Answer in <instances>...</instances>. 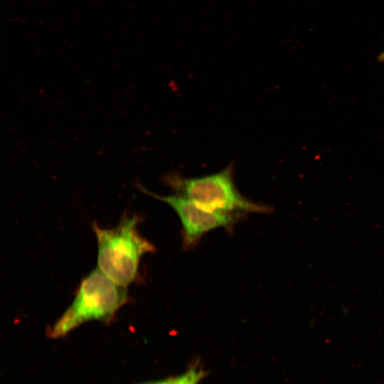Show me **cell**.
Listing matches in <instances>:
<instances>
[{"mask_svg": "<svg viewBox=\"0 0 384 384\" xmlns=\"http://www.w3.org/2000/svg\"><path fill=\"white\" fill-rule=\"evenodd\" d=\"M142 220L127 212L114 228L92 225L97 242V267L115 283L127 287L136 281L142 256L154 251V246L138 231Z\"/></svg>", "mask_w": 384, "mask_h": 384, "instance_id": "cell-1", "label": "cell"}, {"mask_svg": "<svg viewBox=\"0 0 384 384\" xmlns=\"http://www.w3.org/2000/svg\"><path fill=\"white\" fill-rule=\"evenodd\" d=\"M146 384H165V380L156 383H146Z\"/></svg>", "mask_w": 384, "mask_h": 384, "instance_id": "cell-7", "label": "cell"}, {"mask_svg": "<svg viewBox=\"0 0 384 384\" xmlns=\"http://www.w3.org/2000/svg\"><path fill=\"white\" fill-rule=\"evenodd\" d=\"M378 60L382 62V63H384V51L382 52L379 56H378Z\"/></svg>", "mask_w": 384, "mask_h": 384, "instance_id": "cell-6", "label": "cell"}, {"mask_svg": "<svg viewBox=\"0 0 384 384\" xmlns=\"http://www.w3.org/2000/svg\"><path fill=\"white\" fill-rule=\"evenodd\" d=\"M162 182L176 194L187 198L207 209L238 217L249 213H267L270 208L242 196L234 181V166L219 172L196 178L171 171Z\"/></svg>", "mask_w": 384, "mask_h": 384, "instance_id": "cell-3", "label": "cell"}, {"mask_svg": "<svg viewBox=\"0 0 384 384\" xmlns=\"http://www.w3.org/2000/svg\"><path fill=\"white\" fill-rule=\"evenodd\" d=\"M135 186L144 194L168 204L174 209L181 220L183 245L187 250L196 245L209 231L219 228L228 229L240 218L207 209L178 194L159 195L146 189L139 182H136Z\"/></svg>", "mask_w": 384, "mask_h": 384, "instance_id": "cell-4", "label": "cell"}, {"mask_svg": "<svg viewBox=\"0 0 384 384\" xmlns=\"http://www.w3.org/2000/svg\"><path fill=\"white\" fill-rule=\"evenodd\" d=\"M203 375L202 369L193 366L178 376L165 380V384H198Z\"/></svg>", "mask_w": 384, "mask_h": 384, "instance_id": "cell-5", "label": "cell"}, {"mask_svg": "<svg viewBox=\"0 0 384 384\" xmlns=\"http://www.w3.org/2000/svg\"><path fill=\"white\" fill-rule=\"evenodd\" d=\"M128 299L127 287L115 283L97 267L82 279L73 302L48 334L52 338L62 337L90 321L108 324Z\"/></svg>", "mask_w": 384, "mask_h": 384, "instance_id": "cell-2", "label": "cell"}]
</instances>
